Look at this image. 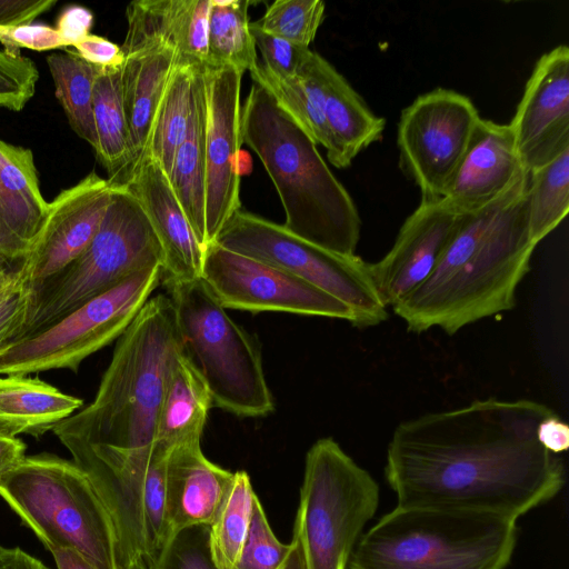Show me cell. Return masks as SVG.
<instances>
[{
	"label": "cell",
	"mask_w": 569,
	"mask_h": 569,
	"mask_svg": "<svg viewBox=\"0 0 569 569\" xmlns=\"http://www.w3.org/2000/svg\"><path fill=\"white\" fill-rule=\"evenodd\" d=\"M526 197L529 234L538 244L569 211V149L528 172Z\"/></svg>",
	"instance_id": "obj_34"
},
{
	"label": "cell",
	"mask_w": 569,
	"mask_h": 569,
	"mask_svg": "<svg viewBox=\"0 0 569 569\" xmlns=\"http://www.w3.org/2000/svg\"><path fill=\"white\" fill-rule=\"evenodd\" d=\"M528 172L569 149V49L542 54L509 123Z\"/></svg>",
	"instance_id": "obj_17"
},
{
	"label": "cell",
	"mask_w": 569,
	"mask_h": 569,
	"mask_svg": "<svg viewBox=\"0 0 569 569\" xmlns=\"http://www.w3.org/2000/svg\"><path fill=\"white\" fill-rule=\"evenodd\" d=\"M480 119L467 96L443 88L419 96L402 110L400 163L420 189L421 201L443 197Z\"/></svg>",
	"instance_id": "obj_12"
},
{
	"label": "cell",
	"mask_w": 569,
	"mask_h": 569,
	"mask_svg": "<svg viewBox=\"0 0 569 569\" xmlns=\"http://www.w3.org/2000/svg\"><path fill=\"white\" fill-rule=\"evenodd\" d=\"M379 506V485L332 438L307 451L293 536L305 569H347Z\"/></svg>",
	"instance_id": "obj_9"
},
{
	"label": "cell",
	"mask_w": 569,
	"mask_h": 569,
	"mask_svg": "<svg viewBox=\"0 0 569 569\" xmlns=\"http://www.w3.org/2000/svg\"><path fill=\"white\" fill-rule=\"evenodd\" d=\"M0 43L13 53L20 48L47 51L64 47L56 28L41 23L0 26Z\"/></svg>",
	"instance_id": "obj_42"
},
{
	"label": "cell",
	"mask_w": 569,
	"mask_h": 569,
	"mask_svg": "<svg viewBox=\"0 0 569 569\" xmlns=\"http://www.w3.org/2000/svg\"><path fill=\"white\" fill-rule=\"evenodd\" d=\"M469 213L443 199L425 202L405 220L391 249L369 273L383 305L393 308L433 272Z\"/></svg>",
	"instance_id": "obj_16"
},
{
	"label": "cell",
	"mask_w": 569,
	"mask_h": 569,
	"mask_svg": "<svg viewBox=\"0 0 569 569\" xmlns=\"http://www.w3.org/2000/svg\"><path fill=\"white\" fill-rule=\"evenodd\" d=\"M112 191L108 179L92 171L49 202L36 238L17 266L31 295L86 250L101 224Z\"/></svg>",
	"instance_id": "obj_15"
},
{
	"label": "cell",
	"mask_w": 569,
	"mask_h": 569,
	"mask_svg": "<svg viewBox=\"0 0 569 569\" xmlns=\"http://www.w3.org/2000/svg\"><path fill=\"white\" fill-rule=\"evenodd\" d=\"M161 279V266L146 268L48 328L6 346L0 350V376L77 371L86 358L126 331Z\"/></svg>",
	"instance_id": "obj_11"
},
{
	"label": "cell",
	"mask_w": 569,
	"mask_h": 569,
	"mask_svg": "<svg viewBox=\"0 0 569 569\" xmlns=\"http://www.w3.org/2000/svg\"><path fill=\"white\" fill-rule=\"evenodd\" d=\"M257 495L244 470L233 472L232 481L208 526V547L218 569H233L246 541Z\"/></svg>",
	"instance_id": "obj_31"
},
{
	"label": "cell",
	"mask_w": 569,
	"mask_h": 569,
	"mask_svg": "<svg viewBox=\"0 0 569 569\" xmlns=\"http://www.w3.org/2000/svg\"><path fill=\"white\" fill-rule=\"evenodd\" d=\"M313 52L311 50L300 74L295 77H279L259 61L249 72L252 82L261 86L317 146L327 150L329 137L312 64Z\"/></svg>",
	"instance_id": "obj_28"
},
{
	"label": "cell",
	"mask_w": 569,
	"mask_h": 569,
	"mask_svg": "<svg viewBox=\"0 0 569 569\" xmlns=\"http://www.w3.org/2000/svg\"><path fill=\"white\" fill-rule=\"evenodd\" d=\"M256 48L262 56L261 63L279 77L300 74L311 50L293 44L282 38L268 34L250 22Z\"/></svg>",
	"instance_id": "obj_41"
},
{
	"label": "cell",
	"mask_w": 569,
	"mask_h": 569,
	"mask_svg": "<svg viewBox=\"0 0 569 569\" xmlns=\"http://www.w3.org/2000/svg\"><path fill=\"white\" fill-rule=\"evenodd\" d=\"M292 550L281 569H305L303 558L298 540L292 537Z\"/></svg>",
	"instance_id": "obj_50"
},
{
	"label": "cell",
	"mask_w": 569,
	"mask_h": 569,
	"mask_svg": "<svg viewBox=\"0 0 569 569\" xmlns=\"http://www.w3.org/2000/svg\"><path fill=\"white\" fill-rule=\"evenodd\" d=\"M162 261L161 246L140 202L124 186L113 187L96 236L74 261L32 292L14 341L48 328L132 274L162 267Z\"/></svg>",
	"instance_id": "obj_8"
},
{
	"label": "cell",
	"mask_w": 569,
	"mask_h": 569,
	"mask_svg": "<svg viewBox=\"0 0 569 569\" xmlns=\"http://www.w3.org/2000/svg\"><path fill=\"white\" fill-rule=\"evenodd\" d=\"M56 2V0H0V26L31 24Z\"/></svg>",
	"instance_id": "obj_45"
},
{
	"label": "cell",
	"mask_w": 569,
	"mask_h": 569,
	"mask_svg": "<svg viewBox=\"0 0 569 569\" xmlns=\"http://www.w3.org/2000/svg\"><path fill=\"white\" fill-rule=\"evenodd\" d=\"M232 67L198 69L204 113L206 222L209 244L241 209V80Z\"/></svg>",
	"instance_id": "obj_14"
},
{
	"label": "cell",
	"mask_w": 569,
	"mask_h": 569,
	"mask_svg": "<svg viewBox=\"0 0 569 569\" xmlns=\"http://www.w3.org/2000/svg\"><path fill=\"white\" fill-rule=\"evenodd\" d=\"M201 279L224 309L289 312L356 325L355 313L339 299L281 268L217 242L204 250Z\"/></svg>",
	"instance_id": "obj_13"
},
{
	"label": "cell",
	"mask_w": 569,
	"mask_h": 569,
	"mask_svg": "<svg viewBox=\"0 0 569 569\" xmlns=\"http://www.w3.org/2000/svg\"><path fill=\"white\" fill-rule=\"evenodd\" d=\"M249 4L248 0H211L207 64L232 67L244 73L258 63Z\"/></svg>",
	"instance_id": "obj_32"
},
{
	"label": "cell",
	"mask_w": 569,
	"mask_h": 569,
	"mask_svg": "<svg viewBox=\"0 0 569 569\" xmlns=\"http://www.w3.org/2000/svg\"><path fill=\"white\" fill-rule=\"evenodd\" d=\"M189 0H136L126 9L127 33L121 50L131 56L160 48L177 53Z\"/></svg>",
	"instance_id": "obj_33"
},
{
	"label": "cell",
	"mask_w": 569,
	"mask_h": 569,
	"mask_svg": "<svg viewBox=\"0 0 569 569\" xmlns=\"http://www.w3.org/2000/svg\"><path fill=\"white\" fill-rule=\"evenodd\" d=\"M198 68L177 64L158 107L147 151L169 176L176 152L187 136L194 103Z\"/></svg>",
	"instance_id": "obj_29"
},
{
	"label": "cell",
	"mask_w": 569,
	"mask_h": 569,
	"mask_svg": "<svg viewBox=\"0 0 569 569\" xmlns=\"http://www.w3.org/2000/svg\"><path fill=\"white\" fill-rule=\"evenodd\" d=\"M122 186L140 202L159 240L163 254L161 282L201 278L204 250L159 162L146 152Z\"/></svg>",
	"instance_id": "obj_19"
},
{
	"label": "cell",
	"mask_w": 569,
	"mask_h": 569,
	"mask_svg": "<svg viewBox=\"0 0 569 569\" xmlns=\"http://www.w3.org/2000/svg\"><path fill=\"white\" fill-rule=\"evenodd\" d=\"M198 69L194 74L192 119L168 177L199 243L206 250L209 242L206 222L204 113Z\"/></svg>",
	"instance_id": "obj_27"
},
{
	"label": "cell",
	"mask_w": 569,
	"mask_h": 569,
	"mask_svg": "<svg viewBox=\"0 0 569 569\" xmlns=\"http://www.w3.org/2000/svg\"><path fill=\"white\" fill-rule=\"evenodd\" d=\"M73 47L84 61L99 68H120L124 62L121 47L97 34L90 33Z\"/></svg>",
	"instance_id": "obj_43"
},
{
	"label": "cell",
	"mask_w": 569,
	"mask_h": 569,
	"mask_svg": "<svg viewBox=\"0 0 569 569\" xmlns=\"http://www.w3.org/2000/svg\"><path fill=\"white\" fill-rule=\"evenodd\" d=\"M149 569H218L208 547V526L169 536Z\"/></svg>",
	"instance_id": "obj_38"
},
{
	"label": "cell",
	"mask_w": 569,
	"mask_h": 569,
	"mask_svg": "<svg viewBox=\"0 0 569 569\" xmlns=\"http://www.w3.org/2000/svg\"><path fill=\"white\" fill-rule=\"evenodd\" d=\"M527 182L528 174L469 213L431 276L392 308L408 330L439 328L452 336L515 307L537 247L528 228Z\"/></svg>",
	"instance_id": "obj_3"
},
{
	"label": "cell",
	"mask_w": 569,
	"mask_h": 569,
	"mask_svg": "<svg viewBox=\"0 0 569 569\" xmlns=\"http://www.w3.org/2000/svg\"><path fill=\"white\" fill-rule=\"evenodd\" d=\"M233 478V472L210 461L201 446L171 450L166 465L167 538L209 526Z\"/></svg>",
	"instance_id": "obj_21"
},
{
	"label": "cell",
	"mask_w": 569,
	"mask_h": 569,
	"mask_svg": "<svg viewBox=\"0 0 569 569\" xmlns=\"http://www.w3.org/2000/svg\"><path fill=\"white\" fill-rule=\"evenodd\" d=\"M94 149L111 186H122L131 169L120 68H102L93 84Z\"/></svg>",
	"instance_id": "obj_26"
},
{
	"label": "cell",
	"mask_w": 569,
	"mask_h": 569,
	"mask_svg": "<svg viewBox=\"0 0 569 569\" xmlns=\"http://www.w3.org/2000/svg\"><path fill=\"white\" fill-rule=\"evenodd\" d=\"M555 411L529 400H476L400 422L385 478L398 506L470 510L518 520L559 493L560 455L537 438Z\"/></svg>",
	"instance_id": "obj_1"
},
{
	"label": "cell",
	"mask_w": 569,
	"mask_h": 569,
	"mask_svg": "<svg viewBox=\"0 0 569 569\" xmlns=\"http://www.w3.org/2000/svg\"><path fill=\"white\" fill-rule=\"evenodd\" d=\"M26 449L18 437L0 430V480L26 457Z\"/></svg>",
	"instance_id": "obj_47"
},
{
	"label": "cell",
	"mask_w": 569,
	"mask_h": 569,
	"mask_svg": "<svg viewBox=\"0 0 569 569\" xmlns=\"http://www.w3.org/2000/svg\"><path fill=\"white\" fill-rule=\"evenodd\" d=\"M537 438L546 450L560 455L567 451L569 447V427L553 412L538 426Z\"/></svg>",
	"instance_id": "obj_46"
},
{
	"label": "cell",
	"mask_w": 569,
	"mask_h": 569,
	"mask_svg": "<svg viewBox=\"0 0 569 569\" xmlns=\"http://www.w3.org/2000/svg\"><path fill=\"white\" fill-rule=\"evenodd\" d=\"M58 569H96L83 556L70 548L50 550Z\"/></svg>",
	"instance_id": "obj_49"
},
{
	"label": "cell",
	"mask_w": 569,
	"mask_h": 569,
	"mask_svg": "<svg viewBox=\"0 0 569 569\" xmlns=\"http://www.w3.org/2000/svg\"><path fill=\"white\" fill-rule=\"evenodd\" d=\"M0 497L49 551L70 548L96 569H120L112 519L73 460L26 456L0 480Z\"/></svg>",
	"instance_id": "obj_6"
},
{
	"label": "cell",
	"mask_w": 569,
	"mask_h": 569,
	"mask_svg": "<svg viewBox=\"0 0 569 569\" xmlns=\"http://www.w3.org/2000/svg\"><path fill=\"white\" fill-rule=\"evenodd\" d=\"M517 538L505 516L397 505L361 535L347 569H505Z\"/></svg>",
	"instance_id": "obj_5"
},
{
	"label": "cell",
	"mask_w": 569,
	"mask_h": 569,
	"mask_svg": "<svg viewBox=\"0 0 569 569\" xmlns=\"http://www.w3.org/2000/svg\"><path fill=\"white\" fill-rule=\"evenodd\" d=\"M31 292L17 266L0 277V350L20 332L30 305Z\"/></svg>",
	"instance_id": "obj_40"
},
{
	"label": "cell",
	"mask_w": 569,
	"mask_h": 569,
	"mask_svg": "<svg viewBox=\"0 0 569 569\" xmlns=\"http://www.w3.org/2000/svg\"><path fill=\"white\" fill-rule=\"evenodd\" d=\"M527 174L510 126L480 119L442 198L458 212L472 213Z\"/></svg>",
	"instance_id": "obj_18"
},
{
	"label": "cell",
	"mask_w": 569,
	"mask_h": 569,
	"mask_svg": "<svg viewBox=\"0 0 569 569\" xmlns=\"http://www.w3.org/2000/svg\"><path fill=\"white\" fill-rule=\"evenodd\" d=\"M54 94L68 122L78 137L93 150L97 133L93 120V84L102 68L84 61L76 51L51 53L47 57Z\"/></svg>",
	"instance_id": "obj_30"
},
{
	"label": "cell",
	"mask_w": 569,
	"mask_h": 569,
	"mask_svg": "<svg viewBox=\"0 0 569 569\" xmlns=\"http://www.w3.org/2000/svg\"><path fill=\"white\" fill-rule=\"evenodd\" d=\"M0 569H50L20 547L0 545Z\"/></svg>",
	"instance_id": "obj_48"
},
{
	"label": "cell",
	"mask_w": 569,
	"mask_h": 569,
	"mask_svg": "<svg viewBox=\"0 0 569 569\" xmlns=\"http://www.w3.org/2000/svg\"><path fill=\"white\" fill-rule=\"evenodd\" d=\"M180 351L171 300L157 295L117 339L94 399L53 428L98 492L143 483L168 375Z\"/></svg>",
	"instance_id": "obj_2"
},
{
	"label": "cell",
	"mask_w": 569,
	"mask_h": 569,
	"mask_svg": "<svg viewBox=\"0 0 569 569\" xmlns=\"http://www.w3.org/2000/svg\"><path fill=\"white\" fill-rule=\"evenodd\" d=\"M241 137L260 159L284 210V227L330 251L356 254L361 219L311 138L252 82L241 107Z\"/></svg>",
	"instance_id": "obj_4"
},
{
	"label": "cell",
	"mask_w": 569,
	"mask_h": 569,
	"mask_svg": "<svg viewBox=\"0 0 569 569\" xmlns=\"http://www.w3.org/2000/svg\"><path fill=\"white\" fill-rule=\"evenodd\" d=\"M176 66L177 53L172 48L124 57L121 81L131 154L130 172L147 151L158 107Z\"/></svg>",
	"instance_id": "obj_23"
},
{
	"label": "cell",
	"mask_w": 569,
	"mask_h": 569,
	"mask_svg": "<svg viewBox=\"0 0 569 569\" xmlns=\"http://www.w3.org/2000/svg\"><path fill=\"white\" fill-rule=\"evenodd\" d=\"M325 7L321 0H276L254 23L268 34L309 48L323 21Z\"/></svg>",
	"instance_id": "obj_35"
},
{
	"label": "cell",
	"mask_w": 569,
	"mask_h": 569,
	"mask_svg": "<svg viewBox=\"0 0 569 569\" xmlns=\"http://www.w3.org/2000/svg\"><path fill=\"white\" fill-rule=\"evenodd\" d=\"M305 280L346 303L355 313L356 327L377 326L388 318L377 293L368 263L359 256H345L292 233L283 224L238 210L216 241Z\"/></svg>",
	"instance_id": "obj_10"
},
{
	"label": "cell",
	"mask_w": 569,
	"mask_h": 569,
	"mask_svg": "<svg viewBox=\"0 0 569 569\" xmlns=\"http://www.w3.org/2000/svg\"><path fill=\"white\" fill-rule=\"evenodd\" d=\"M93 24L92 12L82 6L71 4L64 8L57 20L58 31L64 47L74 46L87 36Z\"/></svg>",
	"instance_id": "obj_44"
},
{
	"label": "cell",
	"mask_w": 569,
	"mask_h": 569,
	"mask_svg": "<svg viewBox=\"0 0 569 569\" xmlns=\"http://www.w3.org/2000/svg\"><path fill=\"white\" fill-rule=\"evenodd\" d=\"M168 455L153 447L144 476V527L150 566L167 539L166 465Z\"/></svg>",
	"instance_id": "obj_36"
},
{
	"label": "cell",
	"mask_w": 569,
	"mask_h": 569,
	"mask_svg": "<svg viewBox=\"0 0 569 569\" xmlns=\"http://www.w3.org/2000/svg\"><path fill=\"white\" fill-rule=\"evenodd\" d=\"M312 64L329 137L327 158L336 168L345 169L363 149L382 138L386 120L375 114L347 79L318 52H313Z\"/></svg>",
	"instance_id": "obj_22"
},
{
	"label": "cell",
	"mask_w": 569,
	"mask_h": 569,
	"mask_svg": "<svg viewBox=\"0 0 569 569\" xmlns=\"http://www.w3.org/2000/svg\"><path fill=\"white\" fill-rule=\"evenodd\" d=\"M83 401L27 375L0 377V430L40 437L82 407Z\"/></svg>",
	"instance_id": "obj_25"
},
{
	"label": "cell",
	"mask_w": 569,
	"mask_h": 569,
	"mask_svg": "<svg viewBox=\"0 0 569 569\" xmlns=\"http://www.w3.org/2000/svg\"><path fill=\"white\" fill-rule=\"evenodd\" d=\"M210 392L182 350L174 357L161 401L154 447L169 453L180 447L201 446Z\"/></svg>",
	"instance_id": "obj_24"
},
{
	"label": "cell",
	"mask_w": 569,
	"mask_h": 569,
	"mask_svg": "<svg viewBox=\"0 0 569 569\" xmlns=\"http://www.w3.org/2000/svg\"><path fill=\"white\" fill-rule=\"evenodd\" d=\"M292 547V541L283 543L277 539L257 497L250 528L233 569H281Z\"/></svg>",
	"instance_id": "obj_37"
},
{
	"label": "cell",
	"mask_w": 569,
	"mask_h": 569,
	"mask_svg": "<svg viewBox=\"0 0 569 569\" xmlns=\"http://www.w3.org/2000/svg\"><path fill=\"white\" fill-rule=\"evenodd\" d=\"M181 350L206 383L214 407L239 417L274 409L257 341L236 323L201 278L164 284Z\"/></svg>",
	"instance_id": "obj_7"
},
{
	"label": "cell",
	"mask_w": 569,
	"mask_h": 569,
	"mask_svg": "<svg viewBox=\"0 0 569 569\" xmlns=\"http://www.w3.org/2000/svg\"><path fill=\"white\" fill-rule=\"evenodd\" d=\"M39 71L20 53L0 50V108L22 110L36 92Z\"/></svg>",
	"instance_id": "obj_39"
},
{
	"label": "cell",
	"mask_w": 569,
	"mask_h": 569,
	"mask_svg": "<svg viewBox=\"0 0 569 569\" xmlns=\"http://www.w3.org/2000/svg\"><path fill=\"white\" fill-rule=\"evenodd\" d=\"M48 204L32 151L0 139V248L12 266L27 254Z\"/></svg>",
	"instance_id": "obj_20"
},
{
	"label": "cell",
	"mask_w": 569,
	"mask_h": 569,
	"mask_svg": "<svg viewBox=\"0 0 569 569\" xmlns=\"http://www.w3.org/2000/svg\"><path fill=\"white\" fill-rule=\"evenodd\" d=\"M14 266L10 263V261L6 258L3 254L1 248H0V277L9 272L11 269H13Z\"/></svg>",
	"instance_id": "obj_51"
}]
</instances>
